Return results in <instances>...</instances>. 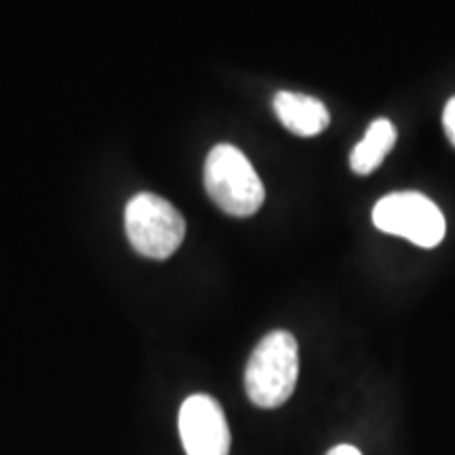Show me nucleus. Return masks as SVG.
Here are the masks:
<instances>
[{"instance_id": "nucleus-5", "label": "nucleus", "mask_w": 455, "mask_h": 455, "mask_svg": "<svg viewBox=\"0 0 455 455\" xmlns=\"http://www.w3.org/2000/svg\"><path fill=\"white\" fill-rule=\"evenodd\" d=\"M180 435L188 455L230 453V428L224 409L209 395L186 398L180 409Z\"/></svg>"}, {"instance_id": "nucleus-6", "label": "nucleus", "mask_w": 455, "mask_h": 455, "mask_svg": "<svg viewBox=\"0 0 455 455\" xmlns=\"http://www.w3.org/2000/svg\"><path fill=\"white\" fill-rule=\"evenodd\" d=\"M275 112L278 121L299 138H315L329 124V110L321 100L291 91L276 93Z\"/></svg>"}, {"instance_id": "nucleus-8", "label": "nucleus", "mask_w": 455, "mask_h": 455, "mask_svg": "<svg viewBox=\"0 0 455 455\" xmlns=\"http://www.w3.org/2000/svg\"><path fill=\"white\" fill-rule=\"evenodd\" d=\"M443 124H445V133L449 141L455 146V98L447 101L445 112H443Z\"/></svg>"}, {"instance_id": "nucleus-7", "label": "nucleus", "mask_w": 455, "mask_h": 455, "mask_svg": "<svg viewBox=\"0 0 455 455\" xmlns=\"http://www.w3.org/2000/svg\"><path fill=\"white\" fill-rule=\"evenodd\" d=\"M396 144V127L388 118H378L369 124L365 138L355 146L350 155V167L356 175L373 173Z\"/></svg>"}, {"instance_id": "nucleus-4", "label": "nucleus", "mask_w": 455, "mask_h": 455, "mask_svg": "<svg viewBox=\"0 0 455 455\" xmlns=\"http://www.w3.org/2000/svg\"><path fill=\"white\" fill-rule=\"evenodd\" d=\"M371 218L378 230L407 238L424 249L436 247L445 238L441 209L419 192H395L379 198Z\"/></svg>"}, {"instance_id": "nucleus-2", "label": "nucleus", "mask_w": 455, "mask_h": 455, "mask_svg": "<svg viewBox=\"0 0 455 455\" xmlns=\"http://www.w3.org/2000/svg\"><path fill=\"white\" fill-rule=\"evenodd\" d=\"M204 188L212 201L232 218H249L264 204L266 190L258 171L236 146L220 144L204 163Z\"/></svg>"}, {"instance_id": "nucleus-1", "label": "nucleus", "mask_w": 455, "mask_h": 455, "mask_svg": "<svg viewBox=\"0 0 455 455\" xmlns=\"http://www.w3.org/2000/svg\"><path fill=\"white\" fill-rule=\"evenodd\" d=\"M298 375V341L289 331H272L249 356L244 369V390L253 405L275 409L293 395Z\"/></svg>"}, {"instance_id": "nucleus-3", "label": "nucleus", "mask_w": 455, "mask_h": 455, "mask_svg": "<svg viewBox=\"0 0 455 455\" xmlns=\"http://www.w3.org/2000/svg\"><path fill=\"white\" fill-rule=\"evenodd\" d=\"M124 232L131 247L150 259H167L186 238V220L163 196L141 192L124 209Z\"/></svg>"}, {"instance_id": "nucleus-9", "label": "nucleus", "mask_w": 455, "mask_h": 455, "mask_svg": "<svg viewBox=\"0 0 455 455\" xmlns=\"http://www.w3.org/2000/svg\"><path fill=\"white\" fill-rule=\"evenodd\" d=\"M327 455H363V453L352 445H338V447H333Z\"/></svg>"}]
</instances>
